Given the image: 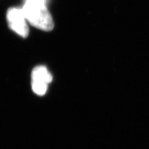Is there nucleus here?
<instances>
[{
  "instance_id": "f257e3e1",
  "label": "nucleus",
  "mask_w": 149,
  "mask_h": 149,
  "mask_svg": "<svg viewBox=\"0 0 149 149\" xmlns=\"http://www.w3.org/2000/svg\"><path fill=\"white\" fill-rule=\"evenodd\" d=\"M24 1L22 9L27 22L40 30L52 31L54 23L47 7L48 0H24Z\"/></svg>"
},
{
  "instance_id": "7ed1b4c3",
  "label": "nucleus",
  "mask_w": 149,
  "mask_h": 149,
  "mask_svg": "<svg viewBox=\"0 0 149 149\" xmlns=\"http://www.w3.org/2000/svg\"><path fill=\"white\" fill-rule=\"evenodd\" d=\"M32 89L36 95H44L48 89L49 84L52 81V76L44 66H37L31 74Z\"/></svg>"
},
{
  "instance_id": "f03ea898",
  "label": "nucleus",
  "mask_w": 149,
  "mask_h": 149,
  "mask_svg": "<svg viewBox=\"0 0 149 149\" xmlns=\"http://www.w3.org/2000/svg\"><path fill=\"white\" fill-rule=\"evenodd\" d=\"M9 27L19 36L26 38L29 35L27 21L22 8H10L6 13Z\"/></svg>"
}]
</instances>
